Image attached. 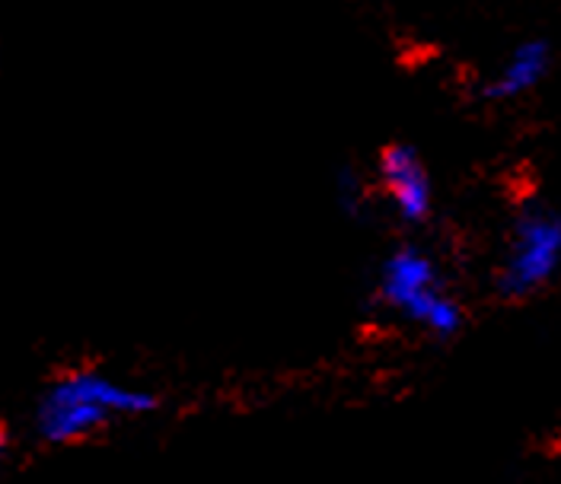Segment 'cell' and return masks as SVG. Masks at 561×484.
Instances as JSON below:
<instances>
[{"label": "cell", "mask_w": 561, "mask_h": 484, "mask_svg": "<svg viewBox=\"0 0 561 484\" xmlns=\"http://www.w3.org/2000/svg\"><path fill=\"white\" fill-rule=\"evenodd\" d=\"M440 290L444 287L437 280L434 262L424 252H419V249L405 245V249H396L383 262L377 297H380V303H386L389 310L402 312L409 322H415L421 307L434 293H440Z\"/></svg>", "instance_id": "3"}, {"label": "cell", "mask_w": 561, "mask_h": 484, "mask_svg": "<svg viewBox=\"0 0 561 484\" xmlns=\"http://www.w3.org/2000/svg\"><path fill=\"white\" fill-rule=\"evenodd\" d=\"M561 272V210L529 208L517 217L497 290L507 300H526Z\"/></svg>", "instance_id": "2"}, {"label": "cell", "mask_w": 561, "mask_h": 484, "mask_svg": "<svg viewBox=\"0 0 561 484\" xmlns=\"http://www.w3.org/2000/svg\"><path fill=\"white\" fill-rule=\"evenodd\" d=\"M552 55L549 45L542 42H524L511 51V58L504 61V68L497 70V77L485 87L489 100H514L524 96L533 87L542 83V77L549 73Z\"/></svg>", "instance_id": "5"}, {"label": "cell", "mask_w": 561, "mask_h": 484, "mask_svg": "<svg viewBox=\"0 0 561 484\" xmlns=\"http://www.w3.org/2000/svg\"><path fill=\"white\" fill-rule=\"evenodd\" d=\"M7 443H10V434H7V427L0 424V452L7 450Z\"/></svg>", "instance_id": "6"}, {"label": "cell", "mask_w": 561, "mask_h": 484, "mask_svg": "<svg viewBox=\"0 0 561 484\" xmlns=\"http://www.w3.org/2000/svg\"><path fill=\"white\" fill-rule=\"evenodd\" d=\"M380 182H383L386 198L405 223H421L431 214V178L421 163V157L405 147L392 143L380 157Z\"/></svg>", "instance_id": "4"}, {"label": "cell", "mask_w": 561, "mask_h": 484, "mask_svg": "<svg viewBox=\"0 0 561 484\" xmlns=\"http://www.w3.org/2000/svg\"><path fill=\"white\" fill-rule=\"evenodd\" d=\"M160 412V395L115 380L100 367L77 364L45 385L35 405V434L48 447H80L115 420Z\"/></svg>", "instance_id": "1"}]
</instances>
